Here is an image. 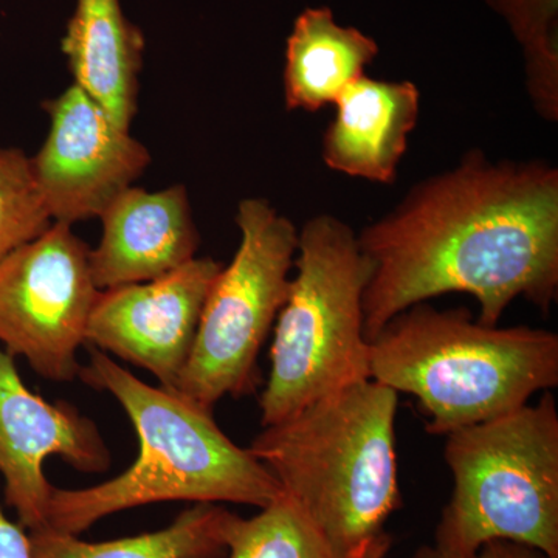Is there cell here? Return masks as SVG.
I'll return each mask as SVG.
<instances>
[{
    "instance_id": "cell-1",
    "label": "cell",
    "mask_w": 558,
    "mask_h": 558,
    "mask_svg": "<svg viewBox=\"0 0 558 558\" xmlns=\"http://www.w3.org/2000/svg\"><path fill=\"white\" fill-rule=\"evenodd\" d=\"M359 242L373 263L363 295L368 341L402 312L451 292L476 300L483 325L497 326L519 299L548 314L558 295L557 168L469 150L414 185Z\"/></svg>"
},
{
    "instance_id": "cell-2",
    "label": "cell",
    "mask_w": 558,
    "mask_h": 558,
    "mask_svg": "<svg viewBox=\"0 0 558 558\" xmlns=\"http://www.w3.org/2000/svg\"><path fill=\"white\" fill-rule=\"evenodd\" d=\"M89 348L78 377L109 392L137 433L138 457L113 480L86 488L53 487L47 523L80 535L98 521L156 502H233L263 509L282 495L278 480L219 428L213 410L140 380L109 354Z\"/></svg>"
},
{
    "instance_id": "cell-3",
    "label": "cell",
    "mask_w": 558,
    "mask_h": 558,
    "mask_svg": "<svg viewBox=\"0 0 558 558\" xmlns=\"http://www.w3.org/2000/svg\"><path fill=\"white\" fill-rule=\"evenodd\" d=\"M399 392L373 379L264 427L248 450L340 558H387L399 509Z\"/></svg>"
},
{
    "instance_id": "cell-4",
    "label": "cell",
    "mask_w": 558,
    "mask_h": 558,
    "mask_svg": "<svg viewBox=\"0 0 558 558\" xmlns=\"http://www.w3.org/2000/svg\"><path fill=\"white\" fill-rule=\"evenodd\" d=\"M369 377L417 399L429 435L480 424L527 405L558 385V336L498 328L468 310L416 304L369 340Z\"/></svg>"
},
{
    "instance_id": "cell-5",
    "label": "cell",
    "mask_w": 558,
    "mask_h": 558,
    "mask_svg": "<svg viewBox=\"0 0 558 558\" xmlns=\"http://www.w3.org/2000/svg\"><path fill=\"white\" fill-rule=\"evenodd\" d=\"M295 275L275 322L260 424H279L304 407L369 377L363 295L373 263L344 220L318 215L299 231Z\"/></svg>"
},
{
    "instance_id": "cell-6",
    "label": "cell",
    "mask_w": 558,
    "mask_h": 558,
    "mask_svg": "<svg viewBox=\"0 0 558 558\" xmlns=\"http://www.w3.org/2000/svg\"><path fill=\"white\" fill-rule=\"evenodd\" d=\"M453 492L435 548L472 556L509 539L558 558V411L549 391L524 405L446 436Z\"/></svg>"
},
{
    "instance_id": "cell-7",
    "label": "cell",
    "mask_w": 558,
    "mask_h": 558,
    "mask_svg": "<svg viewBox=\"0 0 558 558\" xmlns=\"http://www.w3.org/2000/svg\"><path fill=\"white\" fill-rule=\"evenodd\" d=\"M241 241L222 267L202 310L196 340L175 391L205 409L226 396L253 395L264 341L288 299L299 230L267 199H242Z\"/></svg>"
},
{
    "instance_id": "cell-8",
    "label": "cell",
    "mask_w": 558,
    "mask_h": 558,
    "mask_svg": "<svg viewBox=\"0 0 558 558\" xmlns=\"http://www.w3.org/2000/svg\"><path fill=\"white\" fill-rule=\"evenodd\" d=\"M98 295L86 242L51 223L0 263V347L44 379L75 380Z\"/></svg>"
},
{
    "instance_id": "cell-9",
    "label": "cell",
    "mask_w": 558,
    "mask_h": 558,
    "mask_svg": "<svg viewBox=\"0 0 558 558\" xmlns=\"http://www.w3.org/2000/svg\"><path fill=\"white\" fill-rule=\"evenodd\" d=\"M44 108L50 130L31 161L51 220L73 226L100 218L142 178L149 150L76 84Z\"/></svg>"
},
{
    "instance_id": "cell-10",
    "label": "cell",
    "mask_w": 558,
    "mask_h": 558,
    "mask_svg": "<svg viewBox=\"0 0 558 558\" xmlns=\"http://www.w3.org/2000/svg\"><path fill=\"white\" fill-rule=\"evenodd\" d=\"M222 267L219 260L193 258L163 277L100 290L86 344L149 371L160 387L175 391Z\"/></svg>"
},
{
    "instance_id": "cell-11",
    "label": "cell",
    "mask_w": 558,
    "mask_h": 558,
    "mask_svg": "<svg viewBox=\"0 0 558 558\" xmlns=\"http://www.w3.org/2000/svg\"><path fill=\"white\" fill-rule=\"evenodd\" d=\"M60 457L81 473L110 468L108 444L90 417L68 402L50 403L25 387L11 355L0 347V476L3 498L28 532L49 526L53 486L44 462Z\"/></svg>"
},
{
    "instance_id": "cell-12",
    "label": "cell",
    "mask_w": 558,
    "mask_h": 558,
    "mask_svg": "<svg viewBox=\"0 0 558 558\" xmlns=\"http://www.w3.org/2000/svg\"><path fill=\"white\" fill-rule=\"evenodd\" d=\"M98 219L101 238L89 248V266L100 290L150 281L196 258L199 231L183 185L131 186Z\"/></svg>"
},
{
    "instance_id": "cell-13",
    "label": "cell",
    "mask_w": 558,
    "mask_h": 558,
    "mask_svg": "<svg viewBox=\"0 0 558 558\" xmlns=\"http://www.w3.org/2000/svg\"><path fill=\"white\" fill-rule=\"evenodd\" d=\"M323 137L329 170L392 185L409 137L417 126L421 92L411 81L362 76L341 92Z\"/></svg>"
},
{
    "instance_id": "cell-14",
    "label": "cell",
    "mask_w": 558,
    "mask_h": 558,
    "mask_svg": "<svg viewBox=\"0 0 558 558\" xmlns=\"http://www.w3.org/2000/svg\"><path fill=\"white\" fill-rule=\"evenodd\" d=\"M62 53L76 86L110 119L131 131L137 113L145 38L121 10L120 0H76Z\"/></svg>"
},
{
    "instance_id": "cell-15",
    "label": "cell",
    "mask_w": 558,
    "mask_h": 558,
    "mask_svg": "<svg viewBox=\"0 0 558 558\" xmlns=\"http://www.w3.org/2000/svg\"><path fill=\"white\" fill-rule=\"evenodd\" d=\"M377 53L376 40L357 28L341 27L332 10H304L286 47V108L318 112L333 105L349 84L365 76Z\"/></svg>"
},
{
    "instance_id": "cell-16",
    "label": "cell",
    "mask_w": 558,
    "mask_h": 558,
    "mask_svg": "<svg viewBox=\"0 0 558 558\" xmlns=\"http://www.w3.org/2000/svg\"><path fill=\"white\" fill-rule=\"evenodd\" d=\"M231 512L215 502H196L170 526L148 534L83 542L78 535L40 527L31 534L33 558H223Z\"/></svg>"
},
{
    "instance_id": "cell-17",
    "label": "cell",
    "mask_w": 558,
    "mask_h": 558,
    "mask_svg": "<svg viewBox=\"0 0 558 558\" xmlns=\"http://www.w3.org/2000/svg\"><path fill=\"white\" fill-rule=\"evenodd\" d=\"M226 539L229 558H340L284 492L252 519L231 513Z\"/></svg>"
},
{
    "instance_id": "cell-18",
    "label": "cell",
    "mask_w": 558,
    "mask_h": 558,
    "mask_svg": "<svg viewBox=\"0 0 558 558\" xmlns=\"http://www.w3.org/2000/svg\"><path fill=\"white\" fill-rule=\"evenodd\" d=\"M524 49L526 89L535 112L558 120L557 0H494Z\"/></svg>"
},
{
    "instance_id": "cell-19",
    "label": "cell",
    "mask_w": 558,
    "mask_h": 558,
    "mask_svg": "<svg viewBox=\"0 0 558 558\" xmlns=\"http://www.w3.org/2000/svg\"><path fill=\"white\" fill-rule=\"evenodd\" d=\"M51 223L31 157L17 148H0V263Z\"/></svg>"
},
{
    "instance_id": "cell-20",
    "label": "cell",
    "mask_w": 558,
    "mask_h": 558,
    "mask_svg": "<svg viewBox=\"0 0 558 558\" xmlns=\"http://www.w3.org/2000/svg\"><path fill=\"white\" fill-rule=\"evenodd\" d=\"M411 558H549L542 550L523 543L509 542V539H492L472 556H451L442 553L435 546H422Z\"/></svg>"
},
{
    "instance_id": "cell-21",
    "label": "cell",
    "mask_w": 558,
    "mask_h": 558,
    "mask_svg": "<svg viewBox=\"0 0 558 558\" xmlns=\"http://www.w3.org/2000/svg\"><path fill=\"white\" fill-rule=\"evenodd\" d=\"M0 558H33L31 534L14 523L0 505Z\"/></svg>"
}]
</instances>
